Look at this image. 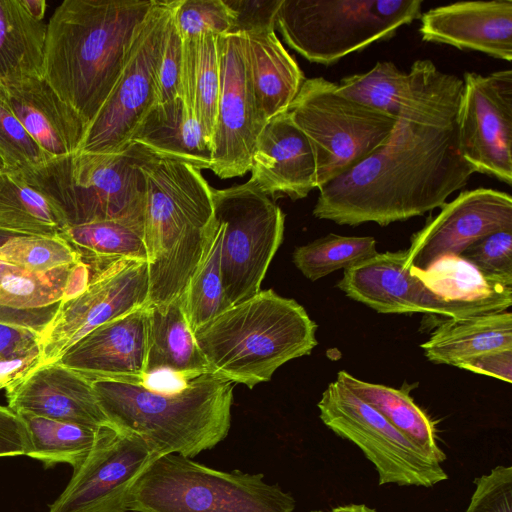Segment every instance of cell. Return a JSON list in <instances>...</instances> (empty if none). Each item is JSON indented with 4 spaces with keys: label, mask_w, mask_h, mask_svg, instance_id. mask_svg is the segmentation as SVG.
Segmentation results:
<instances>
[{
    "label": "cell",
    "mask_w": 512,
    "mask_h": 512,
    "mask_svg": "<svg viewBox=\"0 0 512 512\" xmlns=\"http://www.w3.org/2000/svg\"><path fill=\"white\" fill-rule=\"evenodd\" d=\"M3 169H5V165H4L3 161H2V159L0 158V171L3 170Z\"/></svg>",
    "instance_id": "f907efd6"
},
{
    "label": "cell",
    "mask_w": 512,
    "mask_h": 512,
    "mask_svg": "<svg viewBox=\"0 0 512 512\" xmlns=\"http://www.w3.org/2000/svg\"><path fill=\"white\" fill-rule=\"evenodd\" d=\"M0 158L9 170H23L51 159L26 132L1 94Z\"/></svg>",
    "instance_id": "60d3db41"
},
{
    "label": "cell",
    "mask_w": 512,
    "mask_h": 512,
    "mask_svg": "<svg viewBox=\"0 0 512 512\" xmlns=\"http://www.w3.org/2000/svg\"><path fill=\"white\" fill-rule=\"evenodd\" d=\"M222 226L213 217L201 260L182 295L193 332L227 309L220 265Z\"/></svg>",
    "instance_id": "e575fe53"
},
{
    "label": "cell",
    "mask_w": 512,
    "mask_h": 512,
    "mask_svg": "<svg viewBox=\"0 0 512 512\" xmlns=\"http://www.w3.org/2000/svg\"><path fill=\"white\" fill-rule=\"evenodd\" d=\"M286 112L312 147L317 189L377 150L397 119L347 98L324 77L305 79Z\"/></svg>",
    "instance_id": "9c48e42d"
},
{
    "label": "cell",
    "mask_w": 512,
    "mask_h": 512,
    "mask_svg": "<svg viewBox=\"0 0 512 512\" xmlns=\"http://www.w3.org/2000/svg\"><path fill=\"white\" fill-rule=\"evenodd\" d=\"M172 21L181 39L222 36L232 29L233 13L224 0H176Z\"/></svg>",
    "instance_id": "ab89813d"
},
{
    "label": "cell",
    "mask_w": 512,
    "mask_h": 512,
    "mask_svg": "<svg viewBox=\"0 0 512 512\" xmlns=\"http://www.w3.org/2000/svg\"><path fill=\"white\" fill-rule=\"evenodd\" d=\"M156 0H64L51 15L43 78L88 125L116 85Z\"/></svg>",
    "instance_id": "7a4b0ae2"
},
{
    "label": "cell",
    "mask_w": 512,
    "mask_h": 512,
    "mask_svg": "<svg viewBox=\"0 0 512 512\" xmlns=\"http://www.w3.org/2000/svg\"><path fill=\"white\" fill-rule=\"evenodd\" d=\"M149 304L146 261H122L90 277L86 288L62 301L41 334L43 363L61 354L95 328Z\"/></svg>",
    "instance_id": "2e32d148"
},
{
    "label": "cell",
    "mask_w": 512,
    "mask_h": 512,
    "mask_svg": "<svg viewBox=\"0 0 512 512\" xmlns=\"http://www.w3.org/2000/svg\"><path fill=\"white\" fill-rule=\"evenodd\" d=\"M213 217L222 226L220 265L227 308L260 291L283 241L285 215L253 182L212 188Z\"/></svg>",
    "instance_id": "30bf717a"
},
{
    "label": "cell",
    "mask_w": 512,
    "mask_h": 512,
    "mask_svg": "<svg viewBox=\"0 0 512 512\" xmlns=\"http://www.w3.org/2000/svg\"><path fill=\"white\" fill-rule=\"evenodd\" d=\"M459 368L497 378L511 383L512 349L499 350L481 354L463 361Z\"/></svg>",
    "instance_id": "7dc6e473"
},
{
    "label": "cell",
    "mask_w": 512,
    "mask_h": 512,
    "mask_svg": "<svg viewBox=\"0 0 512 512\" xmlns=\"http://www.w3.org/2000/svg\"><path fill=\"white\" fill-rule=\"evenodd\" d=\"M317 406L324 425L354 443L374 465L379 485L430 488L447 480L440 462L339 381L327 386Z\"/></svg>",
    "instance_id": "8fae6325"
},
{
    "label": "cell",
    "mask_w": 512,
    "mask_h": 512,
    "mask_svg": "<svg viewBox=\"0 0 512 512\" xmlns=\"http://www.w3.org/2000/svg\"><path fill=\"white\" fill-rule=\"evenodd\" d=\"M159 456L141 436L107 427L48 512H129L132 485Z\"/></svg>",
    "instance_id": "9a60e30c"
},
{
    "label": "cell",
    "mask_w": 512,
    "mask_h": 512,
    "mask_svg": "<svg viewBox=\"0 0 512 512\" xmlns=\"http://www.w3.org/2000/svg\"><path fill=\"white\" fill-rule=\"evenodd\" d=\"M421 0H282L275 27L311 63L333 65L420 18Z\"/></svg>",
    "instance_id": "ba28073f"
},
{
    "label": "cell",
    "mask_w": 512,
    "mask_h": 512,
    "mask_svg": "<svg viewBox=\"0 0 512 512\" xmlns=\"http://www.w3.org/2000/svg\"><path fill=\"white\" fill-rule=\"evenodd\" d=\"M251 177L273 201L298 200L317 188V170L312 147L287 112L266 123L251 159Z\"/></svg>",
    "instance_id": "ffe728a7"
},
{
    "label": "cell",
    "mask_w": 512,
    "mask_h": 512,
    "mask_svg": "<svg viewBox=\"0 0 512 512\" xmlns=\"http://www.w3.org/2000/svg\"><path fill=\"white\" fill-rule=\"evenodd\" d=\"M132 142L153 154L210 169L212 143L181 97L157 104L145 117Z\"/></svg>",
    "instance_id": "4316f807"
},
{
    "label": "cell",
    "mask_w": 512,
    "mask_h": 512,
    "mask_svg": "<svg viewBox=\"0 0 512 512\" xmlns=\"http://www.w3.org/2000/svg\"><path fill=\"white\" fill-rule=\"evenodd\" d=\"M421 348L429 361L455 367L481 354L512 349V314L501 311L446 319Z\"/></svg>",
    "instance_id": "83f0119b"
},
{
    "label": "cell",
    "mask_w": 512,
    "mask_h": 512,
    "mask_svg": "<svg viewBox=\"0 0 512 512\" xmlns=\"http://www.w3.org/2000/svg\"><path fill=\"white\" fill-rule=\"evenodd\" d=\"M310 512H323V511H321V510H312Z\"/></svg>",
    "instance_id": "816d5d0a"
},
{
    "label": "cell",
    "mask_w": 512,
    "mask_h": 512,
    "mask_svg": "<svg viewBox=\"0 0 512 512\" xmlns=\"http://www.w3.org/2000/svg\"><path fill=\"white\" fill-rule=\"evenodd\" d=\"M408 73L410 90L389 137L318 189L314 217L387 226L440 208L475 173L459 148L462 78L424 59Z\"/></svg>",
    "instance_id": "6da1fadb"
},
{
    "label": "cell",
    "mask_w": 512,
    "mask_h": 512,
    "mask_svg": "<svg viewBox=\"0 0 512 512\" xmlns=\"http://www.w3.org/2000/svg\"><path fill=\"white\" fill-rule=\"evenodd\" d=\"M148 326L147 305L90 331L56 362L90 381L146 383Z\"/></svg>",
    "instance_id": "d6986e66"
},
{
    "label": "cell",
    "mask_w": 512,
    "mask_h": 512,
    "mask_svg": "<svg viewBox=\"0 0 512 512\" xmlns=\"http://www.w3.org/2000/svg\"><path fill=\"white\" fill-rule=\"evenodd\" d=\"M474 484L465 512H512V466L497 465Z\"/></svg>",
    "instance_id": "ee69618b"
},
{
    "label": "cell",
    "mask_w": 512,
    "mask_h": 512,
    "mask_svg": "<svg viewBox=\"0 0 512 512\" xmlns=\"http://www.w3.org/2000/svg\"><path fill=\"white\" fill-rule=\"evenodd\" d=\"M458 111L461 154L475 173L512 184V70L463 74Z\"/></svg>",
    "instance_id": "5bb4252c"
},
{
    "label": "cell",
    "mask_w": 512,
    "mask_h": 512,
    "mask_svg": "<svg viewBox=\"0 0 512 512\" xmlns=\"http://www.w3.org/2000/svg\"><path fill=\"white\" fill-rule=\"evenodd\" d=\"M336 380L379 412L429 457L442 463L447 456L438 444L437 430L431 417L412 399L407 388L395 389L359 380L339 371Z\"/></svg>",
    "instance_id": "f546056e"
},
{
    "label": "cell",
    "mask_w": 512,
    "mask_h": 512,
    "mask_svg": "<svg viewBox=\"0 0 512 512\" xmlns=\"http://www.w3.org/2000/svg\"><path fill=\"white\" fill-rule=\"evenodd\" d=\"M148 153L134 142L120 153L78 150L20 172L58 207L68 227L104 220L143 226L146 183L141 164Z\"/></svg>",
    "instance_id": "8992f818"
},
{
    "label": "cell",
    "mask_w": 512,
    "mask_h": 512,
    "mask_svg": "<svg viewBox=\"0 0 512 512\" xmlns=\"http://www.w3.org/2000/svg\"><path fill=\"white\" fill-rule=\"evenodd\" d=\"M147 379L169 371L184 381L209 372L180 296L165 305H148Z\"/></svg>",
    "instance_id": "484cf974"
},
{
    "label": "cell",
    "mask_w": 512,
    "mask_h": 512,
    "mask_svg": "<svg viewBox=\"0 0 512 512\" xmlns=\"http://www.w3.org/2000/svg\"><path fill=\"white\" fill-rule=\"evenodd\" d=\"M182 53L183 42L173 24L171 13L156 67L158 104L181 97Z\"/></svg>",
    "instance_id": "7bdbcfd3"
},
{
    "label": "cell",
    "mask_w": 512,
    "mask_h": 512,
    "mask_svg": "<svg viewBox=\"0 0 512 512\" xmlns=\"http://www.w3.org/2000/svg\"><path fill=\"white\" fill-rule=\"evenodd\" d=\"M244 37L251 88L258 113L266 124L288 109L305 77L275 28L245 33Z\"/></svg>",
    "instance_id": "d4e9b609"
},
{
    "label": "cell",
    "mask_w": 512,
    "mask_h": 512,
    "mask_svg": "<svg viewBox=\"0 0 512 512\" xmlns=\"http://www.w3.org/2000/svg\"><path fill=\"white\" fill-rule=\"evenodd\" d=\"M217 42L220 90L210 170L220 179H229L250 171L257 138L266 124L250 84L244 34L217 36Z\"/></svg>",
    "instance_id": "e0dca14e"
},
{
    "label": "cell",
    "mask_w": 512,
    "mask_h": 512,
    "mask_svg": "<svg viewBox=\"0 0 512 512\" xmlns=\"http://www.w3.org/2000/svg\"><path fill=\"white\" fill-rule=\"evenodd\" d=\"M233 13L229 34H245L276 28V14L282 0H224Z\"/></svg>",
    "instance_id": "f6af8a7d"
},
{
    "label": "cell",
    "mask_w": 512,
    "mask_h": 512,
    "mask_svg": "<svg viewBox=\"0 0 512 512\" xmlns=\"http://www.w3.org/2000/svg\"><path fill=\"white\" fill-rule=\"evenodd\" d=\"M329 512H377L376 509L369 507L366 504H344L332 508Z\"/></svg>",
    "instance_id": "681fc988"
},
{
    "label": "cell",
    "mask_w": 512,
    "mask_h": 512,
    "mask_svg": "<svg viewBox=\"0 0 512 512\" xmlns=\"http://www.w3.org/2000/svg\"><path fill=\"white\" fill-rule=\"evenodd\" d=\"M482 275L512 284V230L487 235L460 255Z\"/></svg>",
    "instance_id": "b9f144b4"
},
{
    "label": "cell",
    "mask_w": 512,
    "mask_h": 512,
    "mask_svg": "<svg viewBox=\"0 0 512 512\" xmlns=\"http://www.w3.org/2000/svg\"><path fill=\"white\" fill-rule=\"evenodd\" d=\"M8 408L56 421L91 427L112 426L91 381L58 363H43L6 390Z\"/></svg>",
    "instance_id": "7402d4cb"
},
{
    "label": "cell",
    "mask_w": 512,
    "mask_h": 512,
    "mask_svg": "<svg viewBox=\"0 0 512 512\" xmlns=\"http://www.w3.org/2000/svg\"><path fill=\"white\" fill-rule=\"evenodd\" d=\"M405 259V251L377 253L344 270L337 287L349 298L385 314L422 312L457 319L505 311L512 304V295L446 299L404 267Z\"/></svg>",
    "instance_id": "4fadbf2b"
},
{
    "label": "cell",
    "mask_w": 512,
    "mask_h": 512,
    "mask_svg": "<svg viewBox=\"0 0 512 512\" xmlns=\"http://www.w3.org/2000/svg\"><path fill=\"white\" fill-rule=\"evenodd\" d=\"M24 421L31 450L28 457L41 461L45 466L66 463L78 468L93 450L105 429L56 421L31 413H17Z\"/></svg>",
    "instance_id": "836d02e7"
},
{
    "label": "cell",
    "mask_w": 512,
    "mask_h": 512,
    "mask_svg": "<svg viewBox=\"0 0 512 512\" xmlns=\"http://www.w3.org/2000/svg\"><path fill=\"white\" fill-rule=\"evenodd\" d=\"M89 281L90 271L82 262L34 273L0 261V323L42 334L61 302L79 294Z\"/></svg>",
    "instance_id": "603a6c76"
},
{
    "label": "cell",
    "mask_w": 512,
    "mask_h": 512,
    "mask_svg": "<svg viewBox=\"0 0 512 512\" xmlns=\"http://www.w3.org/2000/svg\"><path fill=\"white\" fill-rule=\"evenodd\" d=\"M296 501L262 473L210 468L165 454L136 479L128 497L132 512H294Z\"/></svg>",
    "instance_id": "52a82bcc"
},
{
    "label": "cell",
    "mask_w": 512,
    "mask_h": 512,
    "mask_svg": "<svg viewBox=\"0 0 512 512\" xmlns=\"http://www.w3.org/2000/svg\"><path fill=\"white\" fill-rule=\"evenodd\" d=\"M141 171L148 305H165L184 294L203 255L213 220L212 187L195 166L150 151Z\"/></svg>",
    "instance_id": "3957f363"
},
{
    "label": "cell",
    "mask_w": 512,
    "mask_h": 512,
    "mask_svg": "<svg viewBox=\"0 0 512 512\" xmlns=\"http://www.w3.org/2000/svg\"><path fill=\"white\" fill-rule=\"evenodd\" d=\"M440 208L412 235L404 267L424 271L441 258L459 256L487 235L512 230V197L500 190H465Z\"/></svg>",
    "instance_id": "ac0fdd59"
},
{
    "label": "cell",
    "mask_w": 512,
    "mask_h": 512,
    "mask_svg": "<svg viewBox=\"0 0 512 512\" xmlns=\"http://www.w3.org/2000/svg\"><path fill=\"white\" fill-rule=\"evenodd\" d=\"M316 330L303 306L268 289L225 309L194 335L210 372L252 389L286 362L309 355Z\"/></svg>",
    "instance_id": "5b68a950"
},
{
    "label": "cell",
    "mask_w": 512,
    "mask_h": 512,
    "mask_svg": "<svg viewBox=\"0 0 512 512\" xmlns=\"http://www.w3.org/2000/svg\"><path fill=\"white\" fill-rule=\"evenodd\" d=\"M0 261L34 273H47L81 262L60 236L24 234L2 228Z\"/></svg>",
    "instance_id": "74e56055"
},
{
    "label": "cell",
    "mask_w": 512,
    "mask_h": 512,
    "mask_svg": "<svg viewBox=\"0 0 512 512\" xmlns=\"http://www.w3.org/2000/svg\"><path fill=\"white\" fill-rule=\"evenodd\" d=\"M30 450L24 421L10 408L0 405V457L27 456Z\"/></svg>",
    "instance_id": "bcb514c9"
},
{
    "label": "cell",
    "mask_w": 512,
    "mask_h": 512,
    "mask_svg": "<svg viewBox=\"0 0 512 512\" xmlns=\"http://www.w3.org/2000/svg\"><path fill=\"white\" fill-rule=\"evenodd\" d=\"M423 41L512 59V0L461 1L421 14Z\"/></svg>",
    "instance_id": "44dd1931"
},
{
    "label": "cell",
    "mask_w": 512,
    "mask_h": 512,
    "mask_svg": "<svg viewBox=\"0 0 512 512\" xmlns=\"http://www.w3.org/2000/svg\"><path fill=\"white\" fill-rule=\"evenodd\" d=\"M91 384L111 425L141 436L160 456L193 458L223 441L231 427L234 383L210 371L172 391L105 379Z\"/></svg>",
    "instance_id": "277c9868"
},
{
    "label": "cell",
    "mask_w": 512,
    "mask_h": 512,
    "mask_svg": "<svg viewBox=\"0 0 512 512\" xmlns=\"http://www.w3.org/2000/svg\"><path fill=\"white\" fill-rule=\"evenodd\" d=\"M377 253L374 237L329 233L297 247L293 252V262L307 279L316 281L336 270H346Z\"/></svg>",
    "instance_id": "d590c367"
},
{
    "label": "cell",
    "mask_w": 512,
    "mask_h": 512,
    "mask_svg": "<svg viewBox=\"0 0 512 512\" xmlns=\"http://www.w3.org/2000/svg\"><path fill=\"white\" fill-rule=\"evenodd\" d=\"M85 264L90 277L122 261H146L143 226L126 220H104L67 227L60 235Z\"/></svg>",
    "instance_id": "f1b7e54d"
},
{
    "label": "cell",
    "mask_w": 512,
    "mask_h": 512,
    "mask_svg": "<svg viewBox=\"0 0 512 512\" xmlns=\"http://www.w3.org/2000/svg\"><path fill=\"white\" fill-rule=\"evenodd\" d=\"M181 99L212 143L220 90L217 36L182 39Z\"/></svg>",
    "instance_id": "1f68e13d"
},
{
    "label": "cell",
    "mask_w": 512,
    "mask_h": 512,
    "mask_svg": "<svg viewBox=\"0 0 512 512\" xmlns=\"http://www.w3.org/2000/svg\"><path fill=\"white\" fill-rule=\"evenodd\" d=\"M67 227L58 207L31 186L20 170L0 171V228L24 234L59 236Z\"/></svg>",
    "instance_id": "d6a6232c"
},
{
    "label": "cell",
    "mask_w": 512,
    "mask_h": 512,
    "mask_svg": "<svg viewBox=\"0 0 512 512\" xmlns=\"http://www.w3.org/2000/svg\"><path fill=\"white\" fill-rule=\"evenodd\" d=\"M342 95L397 117L410 90V76L390 61H379L369 71L346 76L337 83Z\"/></svg>",
    "instance_id": "8d00e7d4"
},
{
    "label": "cell",
    "mask_w": 512,
    "mask_h": 512,
    "mask_svg": "<svg viewBox=\"0 0 512 512\" xmlns=\"http://www.w3.org/2000/svg\"><path fill=\"white\" fill-rule=\"evenodd\" d=\"M176 0H156L109 97L88 125L80 149L120 153L158 104L156 67L167 22Z\"/></svg>",
    "instance_id": "7c38bea8"
},
{
    "label": "cell",
    "mask_w": 512,
    "mask_h": 512,
    "mask_svg": "<svg viewBox=\"0 0 512 512\" xmlns=\"http://www.w3.org/2000/svg\"><path fill=\"white\" fill-rule=\"evenodd\" d=\"M46 28L21 0H0V83L43 77Z\"/></svg>",
    "instance_id": "4dcf8cb0"
},
{
    "label": "cell",
    "mask_w": 512,
    "mask_h": 512,
    "mask_svg": "<svg viewBox=\"0 0 512 512\" xmlns=\"http://www.w3.org/2000/svg\"><path fill=\"white\" fill-rule=\"evenodd\" d=\"M27 13L36 20L44 21L47 3L45 0H21Z\"/></svg>",
    "instance_id": "c3c4849f"
},
{
    "label": "cell",
    "mask_w": 512,
    "mask_h": 512,
    "mask_svg": "<svg viewBox=\"0 0 512 512\" xmlns=\"http://www.w3.org/2000/svg\"><path fill=\"white\" fill-rule=\"evenodd\" d=\"M42 362L40 333L0 323V390L17 385Z\"/></svg>",
    "instance_id": "f35d334b"
},
{
    "label": "cell",
    "mask_w": 512,
    "mask_h": 512,
    "mask_svg": "<svg viewBox=\"0 0 512 512\" xmlns=\"http://www.w3.org/2000/svg\"><path fill=\"white\" fill-rule=\"evenodd\" d=\"M0 94L26 132L51 158L80 149L86 125L43 77L0 83Z\"/></svg>",
    "instance_id": "cb8c5ba5"
}]
</instances>
